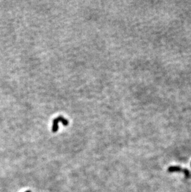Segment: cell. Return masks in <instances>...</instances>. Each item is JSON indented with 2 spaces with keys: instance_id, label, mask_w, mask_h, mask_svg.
<instances>
[{
  "instance_id": "3957f363",
  "label": "cell",
  "mask_w": 191,
  "mask_h": 192,
  "mask_svg": "<svg viewBox=\"0 0 191 192\" xmlns=\"http://www.w3.org/2000/svg\"><path fill=\"white\" fill-rule=\"evenodd\" d=\"M183 172L184 173V174H185L186 177H187V178H188V177H189V176H190V172H189V171L188 170H187V169H184V170H183Z\"/></svg>"
},
{
  "instance_id": "277c9868",
  "label": "cell",
  "mask_w": 191,
  "mask_h": 192,
  "mask_svg": "<svg viewBox=\"0 0 191 192\" xmlns=\"http://www.w3.org/2000/svg\"><path fill=\"white\" fill-rule=\"evenodd\" d=\"M25 192H31V191H25Z\"/></svg>"
},
{
  "instance_id": "6da1fadb",
  "label": "cell",
  "mask_w": 191,
  "mask_h": 192,
  "mask_svg": "<svg viewBox=\"0 0 191 192\" xmlns=\"http://www.w3.org/2000/svg\"><path fill=\"white\" fill-rule=\"evenodd\" d=\"M61 122L63 123V125L64 126H67L68 124V121L66 120V119H65L62 116H60L57 118L55 119L53 121V127H52V131L53 133H55L58 131L59 129V126H58V122Z\"/></svg>"
},
{
  "instance_id": "7a4b0ae2",
  "label": "cell",
  "mask_w": 191,
  "mask_h": 192,
  "mask_svg": "<svg viewBox=\"0 0 191 192\" xmlns=\"http://www.w3.org/2000/svg\"><path fill=\"white\" fill-rule=\"evenodd\" d=\"M183 171L181 167L177 166H171L168 168V172H182Z\"/></svg>"
}]
</instances>
